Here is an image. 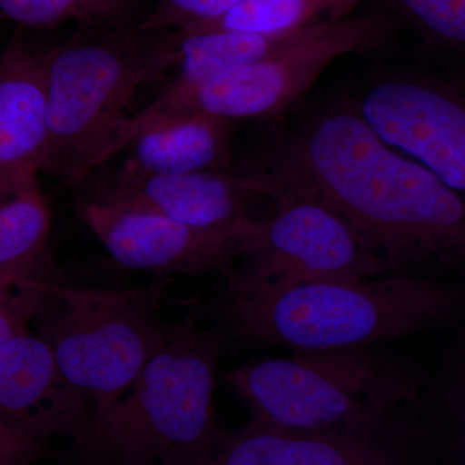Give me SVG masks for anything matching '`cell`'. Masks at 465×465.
I'll list each match as a JSON object with an SVG mask.
<instances>
[{"label": "cell", "instance_id": "23", "mask_svg": "<svg viewBox=\"0 0 465 465\" xmlns=\"http://www.w3.org/2000/svg\"><path fill=\"white\" fill-rule=\"evenodd\" d=\"M45 445L30 439L0 418V465H34Z\"/></svg>", "mask_w": 465, "mask_h": 465}, {"label": "cell", "instance_id": "14", "mask_svg": "<svg viewBox=\"0 0 465 465\" xmlns=\"http://www.w3.org/2000/svg\"><path fill=\"white\" fill-rule=\"evenodd\" d=\"M47 142L42 54L18 30L0 50V198L38 182Z\"/></svg>", "mask_w": 465, "mask_h": 465}, {"label": "cell", "instance_id": "7", "mask_svg": "<svg viewBox=\"0 0 465 465\" xmlns=\"http://www.w3.org/2000/svg\"><path fill=\"white\" fill-rule=\"evenodd\" d=\"M173 278L133 289L57 283L35 321L67 381L91 401V411L124 393L159 351L170 324L158 314Z\"/></svg>", "mask_w": 465, "mask_h": 465}, {"label": "cell", "instance_id": "9", "mask_svg": "<svg viewBox=\"0 0 465 465\" xmlns=\"http://www.w3.org/2000/svg\"><path fill=\"white\" fill-rule=\"evenodd\" d=\"M79 215L119 265L161 277L217 275L225 280L264 247L268 222L251 217L232 224L201 228L145 211L76 201Z\"/></svg>", "mask_w": 465, "mask_h": 465}, {"label": "cell", "instance_id": "5", "mask_svg": "<svg viewBox=\"0 0 465 465\" xmlns=\"http://www.w3.org/2000/svg\"><path fill=\"white\" fill-rule=\"evenodd\" d=\"M402 21L381 12L351 14L293 30L282 45L253 63L193 84H173L113 134L106 155L115 157L150 125L180 115L220 118L274 116L296 103L338 58L388 47Z\"/></svg>", "mask_w": 465, "mask_h": 465}, {"label": "cell", "instance_id": "3", "mask_svg": "<svg viewBox=\"0 0 465 465\" xmlns=\"http://www.w3.org/2000/svg\"><path fill=\"white\" fill-rule=\"evenodd\" d=\"M228 341L191 313L170 323L166 339L127 391L90 412L70 440L73 465H179L222 428L215 420L217 363Z\"/></svg>", "mask_w": 465, "mask_h": 465}, {"label": "cell", "instance_id": "4", "mask_svg": "<svg viewBox=\"0 0 465 465\" xmlns=\"http://www.w3.org/2000/svg\"><path fill=\"white\" fill-rule=\"evenodd\" d=\"M42 54L47 142L42 171L65 183H84L142 88L174 72L179 34L137 23L84 26Z\"/></svg>", "mask_w": 465, "mask_h": 465}, {"label": "cell", "instance_id": "8", "mask_svg": "<svg viewBox=\"0 0 465 465\" xmlns=\"http://www.w3.org/2000/svg\"><path fill=\"white\" fill-rule=\"evenodd\" d=\"M430 396L323 430H287L252 420L220 430L179 465H446L445 440Z\"/></svg>", "mask_w": 465, "mask_h": 465}, {"label": "cell", "instance_id": "11", "mask_svg": "<svg viewBox=\"0 0 465 465\" xmlns=\"http://www.w3.org/2000/svg\"><path fill=\"white\" fill-rule=\"evenodd\" d=\"M358 115L391 149L405 153L460 194L465 191V105L460 94L414 79L370 85Z\"/></svg>", "mask_w": 465, "mask_h": 465}, {"label": "cell", "instance_id": "10", "mask_svg": "<svg viewBox=\"0 0 465 465\" xmlns=\"http://www.w3.org/2000/svg\"><path fill=\"white\" fill-rule=\"evenodd\" d=\"M264 247L243 260L224 289L278 291L308 283H354L381 277L384 269L351 229L313 202L275 200Z\"/></svg>", "mask_w": 465, "mask_h": 465}, {"label": "cell", "instance_id": "13", "mask_svg": "<svg viewBox=\"0 0 465 465\" xmlns=\"http://www.w3.org/2000/svg\"><path fill=\"white\" fill-rule=\"evenodd\" d=\"M249 179L225 171L145 174L119 167L82 200L119 204L201 228L232 224L250 217L258 197Z\"/></svg>", "mask_w": 465, "mask_h": 465}, {"label": "cell", "instance_id": "20", "mask_svg": "<svg viewBox=\"0 0 465 465\" xmlns=\"http://www.w3.org/2000/svg\"><path fill=\"white\" fill-rule=\"evenodd\" d=\"M51 211L41 183L0 198V266L47 250Z\"/></svg>", "mask_w": 465, "mask_h": 465}, {"label": "cell", "instance_id": "21", "mask_svg": "<svg viewBox=\"0 0 465 465\" xmlns=\"http://www.w3.org/2000/svg\"><path fill=\"white\" fill-rule=\"evenodd\" d=\"M399 20L410 24L428 45L463 50L465 0H384Z\"/></svg>", "mask_w": 465, "mask_h": 465}, {"label": "cell", "instance_id": "16", "mask_svg": "<svg viewBox=\"0 0 465 465\" xmlns=\"http://www.w3.org/2000/svg\"><path fill=\"white\" fill-rule=\"evenodd\" d=\"M362 0H241L223 16L189 27L179 35L243 32L275 35L353 14Z\"/></svg>", "mask_w": 465, "mask_h": 465}, {"label": "cell", "instance_id": "18", "mask_svg": "<svg viewBox=\"0 0 465 465\" xmlns=\"http://www.w3.org/2000/svg\"><path fill=\"white\" fill-rule=\"evenodd\" d=\"M60 282L63 277L47 250L0 266V344L30 332V324L50 305Z\"/></svg>", "mask_w": 465, "mask_h": 465}, {"label": "cell", "instance_id": "15", "mask_svg": "<svg viewBox=\"0 0 465 465\" xmlns=\"http://www.w3.org/2000/svg\"><path fill=\"white\" fill-rule=\"evenodd\" d=\"M125 149L121 168L133 173L225 171L232 155L231 121L208 114L173 116L145 128Z\"/></svg>", "mask_w": 465, "mask_h": 465}, {"label": "cell", "instance_id": "22", "mask_svg": "<svg viewBox=\"0 0 465 465\" xmlns=\"http://www.w3.org/2000/svg\"><path fill=\"white\" fill-rule=\"evenodd\" d=\"M241 0H153L152 7L137 20L145 29L183 32L223 16Z\"/></svg>", "mask_w": 465, "mask_h": 465}, {"label": "cell", "instance_id": "17", "mask_svg": "<svg viewBox=\"0 0 465 465\" xmlns=\"http://www.w3.org/2000/svg\"><path fill=\"white\" fill-rule=\"evenodd\" d=\"M290 33L265 35L211 32L179 35V60L174 69L177 78L173 84L203 81L226 70L258 61L280 47Z\"/></svg>", "mask_w": 465, "mask_h": 465}, {"label": "cell", "instance_id": "1", "mask_svg": "<svg viewBox=\"0 0 465 465\" xmlns=\"http://www.w3.org/2000/svg\"><path fill=\"white\" fill-rule=\"evenodd\" d=\"M246 177L259 195L331 211L387 275L430 277L463 264L460 194L382 143L354 110L318 116Z\"/></svg>", "mask_w": 465, "mask_h": 465}, {"label": "cell", "instance_id": "12", "mask_svg": "<svg viewBox=\"0 0 465 465\" xmlns=\"http://www.w3.org/2000/svg\"><path fill=\"white\" fill-rule=\"evenodd\" d=\"M91 407L35 333L0 344V418L18 432L43 445L54 439L73 440Z\"/></svg>", "mask_w": 465, "mask_h": 465}, {"label": "cell", "instance_id": "6", "mask_svg": "<svg viewBox=\"0 0 465 465\" xmlns=\"http://www.w3.org/2000/svg\"><path fill=\"white\" fill-rule=\"evenodd\" d=\"M255 420L287 430H323L423 399L424 379L365 348L307 351L226 372Z\"/></svg>", "mask_w": 465, "mask_h": 465}, {"label": "cell", "instance_id": "19", "mask_svg": "<svg viewBox=\"0 0 465 465\" xmlns=\"http://www.w3.org/2000/svg\"><path fill=\"white\" fill-rule=\"evenodd\" d=\"M134 0H0V15L23 27L50 29L66 23L116 25L137 20Z\"/></svg>", "mask_w": 465, "mask_h": 465}, {"label": "cell", "instance_id": "2", "mask_svg": "<svg viewBox=\"0 0 465 465\" xmlns=\"http://www.w3.org/2000/svg\"><path fill=\"white\" fill-rule=\"evenodd\" d=\"M464 307L463 287L421 275L278 291L224 289L217 300V330L226 339L307 353L440 331L460 320Z\"/></svg>", "mask_w": 465, "mask_h": 465}]
</instances>
